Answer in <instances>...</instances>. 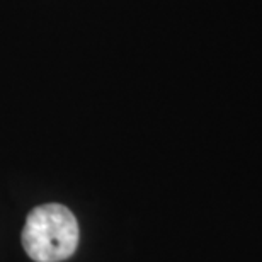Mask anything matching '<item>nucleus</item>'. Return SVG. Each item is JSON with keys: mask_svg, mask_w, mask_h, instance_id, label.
Here are the masks:
<instances>
[{"mask_svg": "<svg viewBox=\"0 0 262 262\" xmlns=\"http://www.w3.org/2000/svg\"><path fill=\"white\" fill-rule=\"evenodd\" d=\"M78 223L63 204L34 208L23 230V247L36 262H61L77 250Z\"/></svg>", "mask_w": 262, "mask_h": 262, "instance_id": "obj_1", "label": "nucleus"}]
</instances>
